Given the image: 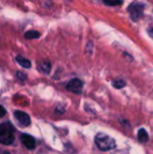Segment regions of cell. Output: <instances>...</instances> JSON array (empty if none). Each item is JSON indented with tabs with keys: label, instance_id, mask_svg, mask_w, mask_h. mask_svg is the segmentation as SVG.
I'll use <instances>...</instances> for the list:
<instances>
[{
	"label": "cell",
	"instance_id": "cell-10",
	"mask_svg": "<svg viewBox=\"0 0 153 154\" xmlns=\"http://www.w3.org/2000/svg\"><path fill=\"white\" fill-rule=\"evenodd\" d=\"M112 84L115 88H119V89L124 88L126 85V83H125V81L124 79H115Z\"/></svg>",
	"mask_w": 153,
	"mask_h": 154
},
{
	"label": "cell",
	"instance_id": "cell-7",
	"mask_svg": "<svg viewBox=\"0 0 153 154\" xmlns=\"http://www.w3.org/2000/svg\"><path fill=\"white\" fill-rule=\"evenodd\" d=\"M138 140L141 143H147L149 141V134L144 128H142L138 132Z\"/></svg>",
	"mask_w": 153,
	"mask_h": 154
},
{
	"label": "cell",
	"instance_id": "cell-11",
	"mask_svg": "<svg viewBox=\"0 0 153 154\" xmlns=\"http://www.w3.org/2000/svg\"><path fill=\"white\" fill-rule=\"evenodd\" d=\"M41 70H42L43 72L49 73V71H50V62L45 61V62L41 63Z\"/></svg>",
	"mask_w": 153,
	"mask_h": 154
},
{
	"label": "cell",
	"instance_id": "cell-14",
	"mask_svg": "<svg viewBox=\"0 0 153 154\" xmlns=\"http://www.w3.org/2000/svg\"><path fill=\"white\" fill-rule=\"evenodd\" d=\"M6 114V111H5V109L4 108V106H1L0 105V118H2L3 116H5V115Z\"/></svg>",
	"mask_w": 153,
	"mask_h": 154
},
{
	"label": "cell",
	"instance_id": "cell-6",
	"mask_svg": "<svg viewBox=\"0 0 153 154\" xmlns=\"http://www.w3.org/2000/svg\"><path fill=\"white\" fill-rule=\"evenodd\" d=\"M21 142L28 150H33L35 148V140L32 136L23 134L21 135Z\"/></svg>",
	"mask_w": 153,
	"mask_h": 154
},
{
	"label": "cell",
	"instance_id": "cell-9",
	"mask_svg": "<svg viewBox=\"0 0 153 154\" xmlns=\"http://www.w3.org/2000/svg\"><path fill=\"white\" fill-rule=\"evenodd\" d=\"M41 36V33L37 31H34V30H31V31H28L24 33V38L25 39H28V40H32V39H37Z\"/></svg>",
	"mask_w": 153,
	"mask_h": 154
},
{
	"label": "cell",
	"instance_id": "cell-3",
	"mask_svg": "<svg viewBox=\"0 0 153 154\" xmlns=\"http://www.w3.org/2000/svg\"><path fill=\"white\" fill-rule=\"evenodd\" d=\"M145 5L142 3H139V2H134L133 4H131L128 7V11L130 13V16L131 18L136 22L138 21L143 14V10H144Z\"/></svg>",
	"mask_w": 153,
	"mask_h": 154
},
{
	"label": "cell",
	"instance_id": "cell-8",
	"mask_svg": "<svg viewBox=\"0 0 153 154\" xmlns=\"http://www.w3.org/2000/svg\"><path fill=\"white\" fill-rule=\"evenodd\" d=\"M16 61L23 67V68H25V69H29L31 68V61L22 56H17L15 58Z\"/></svg>",
	"mask_w": 153,
	"mask_h": 154
},
{
	"label": "cell",
	"instance_id": "cell-5",
	"mask_svg": "<svg viewBox=\"0 0 153 154\" xmlns=\"http://www.w3.org/2000/svg\"><path fill=\"white\" fill-rule=\"evenodd\" d=\"M66 88L70 92H73L76 94H80L82 92V88H83V82L78 79H74L67 84Z\"/></svg>",
	"mask_w": 153,
	"mask_h": 154
},
{
	"label": "cell",
	"instance_id": "cell-15",
	"mask_svg": "<svg viewBox=\"0 0 153 154\" xmlns=\"http://www.w3.org/2000/svg\"><path fill=\"white\" fill-rule=\"evenodd\" d=\"M151 37H153V28L151 30Z\"/></svg>",
	"mask_w": 153,
	"mask_h": 154
},
{
	"label": "cell",
	"instance_id": "cell-4",
	"mask_svg": "<svg viewBox=\"0 0 153 154\" xmlns=\"http://www.w3.org/2000/svg\"><path fill=\"white\" fill-rule=\"evenodd\" d=\"M14 118L17 121V123L23 127L28 126L31 124V118L25 112L16 110V111H14Z\"/></svg>",
	"mask_w": 153,
	"mask_h": 154
},
{
	"label": "cell",
	"instance_id": "cell-13",
	"mask_svg": "<svg viewBox=\"0 0 153 154\" xmlns=\"http://www.w3.org/2000/svg\"><path fill=\"white\" fill-rule=\"evenodd\" d=\"M17 77L19 78V79H21V80H25L26 79V74H24L23 72H22V71H18V73H17Z\"/></svg>",
	"mask_w": 153,
	"mask_h": 154
},
{
	"label": "cell",
	"instance_id": "cell-16",
	"mask_svg": "<svg viewBox=\"0 0 153 154\" xmlns=\"http://www.w3.org/2000/svg\"><path fill=\"white\" fill-rule=\"evenodd\" d=\"M2 154H10L9 152H3Z\"/></svg>",
	"mask_w": 153,
	"mask_h": 154
},
{
	"label": "cell",
	"instance_id": "cell-1",
	"mask_svg": "<svg viewBox=\"0 0 153 154\" xmlns=\"http://www.w3.org/2000/svg\"><path fill=\"white\" fill-rule=\"evenodd\" d=\"M14 128L10 122L0 125V143L5 145H10L14 141Z\"/></svg>",
	"mask_w": 153,
	"mask_h": 154
},
{
	"label": "cell",
	"instance_id": "cell-12",
	"mask_svg": "<svg viewBox=\"0 0 153 154\" xmlns=\"http://www.w3.org/2000/svg\"><path fill=\"white\" fill-rule=\"evenodd\" d=\"M106 5H114V6H115V5H122L123 4V2H121V1H119V2H117V1H105L104 2Z\"/></svg>",
	"mask_w": 153,
	"mask_h": 154
},
{
	"label": "cell",
	"instance_id": "cell-2",
	"mask_svg": "<svg viewBox=\"0 0 153 154\" xmlns=\"http://www.w3.org/2000/svg\"><path fill=\"white\" fill-rule=\"evenodd\" d=\"M95 143L97 148L103 152L113 150L116 147L115 140L106 134H98L95 138Z\"/></svg>",
	"mask_w": 153,
	"mask_h": 154
}]
</instances>
